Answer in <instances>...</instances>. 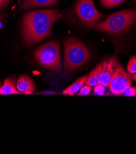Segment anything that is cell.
Wrapping results in <instances>:
<instances>
[{
    "label": "cell",
    "instance_id": "obj_1",
    "mask_svg": "<svg viewBox=\"0 0 136 154\" xmlns=\"http://www.w3.org/2000/svg\"><path fill=\"white\" fill-rule=\"evenodd\" d=\"M62 16L55 9L37 10L25 14L22 27L25 42L32 45L47 39L51 35L55 22Z\"/></svg>",
    "mask_w": 136,
    "mask_h": 154
},
{
    "label": "cell",
    "instance_id": "obj_2",
    "mask_svg": "<svg viewBox=\"0 0 136 154\" xmlns=\"http://www.w3.org/2000/svg\"><path fill=\"white\" fill-rule=\"evenodd\" d=\"M136 21V8L125 9L112 14L96 26L100 32L112 35L122 33Z\"/></svg>",
    "mask_w": 136,
    "mask_h": 154
},
{
    "label": "cell",
    "instance_id": "obj_3",
    "mask_svg": "<svg viewBox=\"0 0 136 154\" xmlns=\"http://www.w3.org/2000/svg\"><path fill=\"white\" fill-rule=\"evenodd\" d=\"M64 49V68L66 72L83 66L91 57V53L85 44L74 38H69L65 41Z\"/></svg>",
    "mask_w": 136,
    "mask_h": 154
},
{
    "label": "cell",
    "instance_id": "obj_4",
    "mask_svg": "<svg viewBox=\"0 0 136 154\" xmlns=\"http://www.w3.org/2000/svg\"><path fill=\"white\" fill-rule=\"evenodd\" d=\"M35 58L42 66L55 72L62 70V59L58 41H50L41 45L35 52Z\"/></svg>",
    "mask_w": 136,
    "mask_h": 154
},
{
    "label": "cell",
    "instance_id": "obj_5",
    "mask_svg": "<svg viewBox=\"0 0 136 154\" xmlns=\"http://www.w3.org/2000/svg\"><path fill=\"white\" fill-rule=\"evenodd\" d=\"M74 9L79 19L88 26H96L104 17L96 9L94 0H77Z\"/></svg>",
    "mask_w": 136,
    "mask_h": 154
},
{
    "label": "cell",
    "instance_id": "obj_6",
    "mask_svg": "<svg viewBox=\"0 0 136 154\" xmlns=\"http://www.w3.org/2000/svg\"><path fill=\"white\" fill-rule=\"evenodd\" d=\"M131 83L130 74H128L122 65H118L112 74L109 87L112 94L121 95L127 87L131 86Z\"/></svg>",
    "mask_w": 136,
    "mask_h": 154
},
{
    "label": "cell",
    "instance_id": "obj_7",
    "mask_svg": "<svg viewBox=\"0 0 136 154\" xmlns=\"http://www.w3.org/2000/svg\"><path fill=\"white\" fill-rule=\"evenodd\" d=\"M102 65V69L99 75V84L107 87H109L112 74L118 65V60L116 58L112 57L104 60Z\"/></svg>",
    "mask_w": 136,
    "mask_h": 154
},
{
    "label": "cell",
    "instance_id": "obj_8",
    "mask_svg": "<svg viewBox=\"0 0 136 154\" xmlns=\"http://www.w3.org/2000/svg\"><path fill=\"white\" fill-rule=\"evenodd\" d=\"M17 89L21 94H32L35 91V86L32 79L26 75H22L17 82Z\"/></svg>",
    "mask_w": 136,
    "mask_h": 154
},
{
    "label": "cell",
    "instance_id": "obj_9",
    "mask_svg": "<svg viewBox=\"0 0 136 154\" xmlns=\"http://www.w3.org/2000/svg\"><path fill=\"white\" fill-rule=\"evenodd\" d=\"M58 0H24L22 5V10L31 9L42 7H49L55 5Z\"/></svg>",
    "mask_w": 136,
    "mask_h": 154
},
{
    "label": "cell",
    "instance_id": "obj_10",
    "mask_svg": "<svg viewBox=\"0 0 136 154\" xmlns=\"http://www.w3.org/2000/svg\"><path fill=\"white\" fill-rule=\"evenodd\" d=\"M17 84L16 82L15 77H10L7 78L3 85L0 87V95H12V94H21L20 91L17 90Z\"/></svg>",
    "mask_w": 136,
    "mask_h": 154
},
{
    "label": "cell",
    "instance_id": "obj_11",
    "mask_svg": "<svg viewBox=\"0 0 136 154\" xmlns=\"http://www.w3.org/2000/svg\"><path fill=\"white\" fill-rule=\"evenodd\" d=\"M102 63H99L91 72L88 74L85 84L91 87H95L99 84V75L102 69Z\"/></svg>",
    "mask_w": 136,
    "mask_h": 154
},
{
    "label": "cell",
    "instance_id": "obj_12",
    "mask_svg": "<svg viewBox=\"0 0 136 154\" xmlns=\"http://www.w3.org/2000/svg\"><path fill=\"white\" fill-rule=\"evenodd\" d=\"M87 75H85L82 78L77 79L76 81L74 82L71 85L66 88L63 91L64 95H73L74 94L77 93L80 91V90L82 88L83 85L86 82V80L87 78Z\"/></svg>",
    "mask_w": 136,
    "mask_h": 154
},
{
    "label": "cell",
    "instance_id": "obj_13",
    "mask_svg": "<svg viewBox=\"0 0 136 154\" xmlns=\"http://www.w3.org/2000/svg\"><path fill=\"white\" fill-rule=\"evenodd\" d=\"M102 6L105 8H113L124 3L126 0H100Z\"/></svg>",
    "mask_w": 136,
    "mask_h": 154
},
{
    "label": "cell",
    "instance_id": "obj_14",
    "mask_svg": "<svg viewBox=\"0 0 136 154\" xmlns=\"http://www.w3.org/2000/svg\"><path fill=\"white\" fill-rule=\"evenodd\" d=\"M127 69L130 74L136 73V55L132 56L129 59L127 66Z\"/></svg>",
    "mask_w": 136,
    "mask_h": 154
},
{
    "label": "cell",
    "instance_id": "obj_15",
    "mask_svg": "<svg viewBox=\"0 0 136 154\" xmlns=\"http://www.w3.org/2000/svg\"><path fill=\"white\" fill-rule=\"evenodd\" d=\"M121 95L125 97H136V87H128L123 92Z\"/></svg>",
    "mask_w": 136,
    "mask_h": 154
},
{
    "label": "cell",
    "instance_id": "obj_16",
    "mask_svg": "<svg viewBox=\"0 0 136 154\" xmlns=\"http://www.w3.org/2000/svg\"><path fill=\"white\" fill-rule=\"evenodd\" d=\"M105 89H106V87L99 84L94 88V94L97 95H104Z\"/></svg>",
    "mask_w": 136,
    "mask_h": 154
},
{
    "label": "cell",
    "instance_id": "obj_17",
    "mask_svg": "<svg viewBox=\"0 0 136 154\" xmlns=\"http://www.w3.org/2000/svg\"><path fill=\"white\" fill-rule=\"evenodd\" d=\"M92 89V87L89 86V85H85L83 86L82 88L80 90L79 92L78 93V95L80 96H85V95H88L90 93L91 90Z\"/></svg>",
    "mask_w": 136,
    "mask_h": 154
},
{
    "label": "cell",
    "instance_id": "obj_18",
    "mask_svg": "<svg viewBox=\"0 0 136 154\" xmlns=\"http://www.w3.org/2000/svg\"><path fill=\"white\" fill-rule=\"evenodd\" d=\"M131 78L132 79L134 80L135 81H136V73L135 74H130Z\"/></svg>",
    "mask_w": 136,
    "mask_h": 154
},
{
    "label": "cell",
    "instance_id": "obj_19",
    "mask_svg": "<svg viewBox=\"0 0 136 154\" xmlns=\"http://www.w3.org/2000/svg\"><path fill=\"white\" fill-rule=\"evenodd\" d=\"M132 2L134 3H136V0H132Z\"/></svg>",
    "mask_w": 136,
    "mask_h": 154
},
{
    "label": "cell",
    "instance_id": "obj_20",
    "mask_svg": "<svg viewBox=\"0 0 136 154\" xmlns=\"http://www.w3.org/2000/svg\"><path fill=\"white\" fill-rule=\"evenodd\" d=\"M22 1H23V0H19V3H21Z\"/></svg>",
    "mask_w": 136,
    "mask_h": 154
},
{
    "label": "cell",
    "instance_id": "obj_21",
    "mask_svg": "<svg viewBox=\"0 0 136 154\" xmlns=\"http://www.w3.org/2000/svg\"><path fill=\"white\" fill-rule=\"evenodd\" d=\"M0 87H1V82H0Z\"/></svg>",
    "mask_w": 136,
    "mask_h": 154
},
{
    "label": "cell",
    "instance_id": "obj_22",
    "mask_svg": "<svg viewBox=\"0 0 136 154\" xmlns=\"http://www.w3.org/2000/svg\"><path fill=\"white\" fill-rule=\"evenodd\" d=\"M0 26H1V23H0Z\"/></svg>",
    "mask_w": 136,
    "mask_h": 154
}]
</instances>
